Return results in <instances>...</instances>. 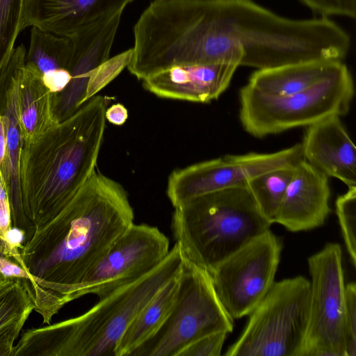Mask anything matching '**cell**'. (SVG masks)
Returning <instances> with one entry per match:
<instances>
[{
    "label": "cell",
    "mask_w": 356,
    "mask_h": 356,
    "mask_svg": "<svg viewBox=\"0 0 356 356\" xmlns=\"http://www.w3.org/2000/svg\"><path fill=\"white\" fill-rule=\"evenodd\" d=\"M133 33L132 61L145 78L177 65L342 60L350 47L327 17L292 19L252 0H152Z\"/></svg>",
    "instance_id": "6da1fadb"
},
{
    "label": "cell",
    "mask_w": 356,
    "mask_h": 356,
    "mask_svg": "<svg viewBox=\"0 0 356 356\" xmlns=\"http://www.w3.org/2000/svg\"><path fill=\"white\" fill-rule=\"evenodd\" d=\"M122 186L96 169L51 220L34 227L19 264L32 279L29 289L43 323L70 302L86 274L133 223Z\"/></svg>",
    "instance_id": "7a4b0ae2"
},
{
    "label": "cell",
    "mask_w": 356,
    "mask_h": 356,
    "mask_svg": "<svg viewBox=\"0 0 356 356\" xmlns=\"http://www.w3.org/2000/svg\"><path fill=\"white\" fill-rule=\"evenodd\" d=\"M107 104L106 97L94 96L36 143H22L21 200L33 227L53 219L96 169Z\"/></svg>",
    "instance_id": "3957f363"
},
{
    "label": "cell",
    "mask_w": 356,
    "mask_h": 356,
    "mask_svg": "<svg viewBox=\"0 0 356 356\" xmlns=\"http://www.w3.org/2000/svg\"><path fill=\"white\" fill-rule=\"evenodd\" d=\"M177 243L140 279L99 298L84 314L22 331L13 356H115L118 343L138 313L181 270Z\"/></svg>",
    "instance_id": "277c9868"
},
{
    "label": "cell",
    "mask_w": 356,
    "mask_h": 356,
    "mask_svg": "<svg viewBox=\"0 0 356 356\" xmlns=\"http://www.w3.org/2000/svg\"><path fill=\"white\" fill-rule=\"evenodd\" d=\"M271 225L246 186L213 191L175 207L171 229L183 257L209 273Z\"/></svg>",
    "instance_id": "5b68a950"
},
{
    "label": "cell",
    "mask_w": 356,
    "mask_h": 356,
    "mask_svg": "<svg viewBox=\"0 0 356 356\" xmlns=\"http://www.w3.org/2000/svg\"><path fill=\"white\" fill-rule=\"evenodd\" d=\"M354 91L347 66L314 86L289 95L264 94L247 84L240 90V120L244 129L257 138L308 127L346 114Z\"/></svg>",
    "instance_id": "8992f818"
},
{
    "label": "cell",
    "mask_w": 356,
    "mask_h": 356,
    "mask_svg": "<svg viewBox=\"0 0 356 356\" xmlns=\"http://www.w3.org/2000/svg\"><path fill=\"white\" fill-rule=\"evenodd\" d=\"M310 282L302 275L275 282L248 315L226 356H299L309 316Z\"/></svg>",
    "instance_id": "52a82bcc"
},
{
    "label": "cell",
    "mask_w": 356,
    "mask_h": 356,
    "mask_svg": "<svg viewBox=\"0 0 356 356\" xmlns=\"http://www.w3.org/2000/svg\"><path fill=\"white\" fill-rule=\"evenodd\" d=\"M234 320L221 305L209 273L184 257L177 297L159 330L130 356H178L195 340L232 332Z\"/></svg>",
    "instance_id": "ba28073f"
},
{
    "label": "cell",
    "mask_w": 356,
    "mask_h": 356,
    "mask_svg": "<svg viewBox=\"0 0 356 356\" xmlns=\"http://www.w3.org/2000/svg\"><path fill=\"white\" fill-rule=\"evenodd\" d=\"M311 277L307 326L299 356H346L342 250L327 243L308 258Z\"/></svg>",
    "instance_id": "9c48e42d"
},
{
    "label": "cell",
    "mask_w": 356,
    "mask_h": 356,
    "mask_svg": "<svg viewBox=\"0 0 356 356\" xmlns=\"http://www.w3.org/2000/svg\"><path fill=\"white\" fill-rule=\"evenodd\" d=\"M282 240L270 229L209 272L216 294L233 319L249 315L275 282Z\"/></svg>",
    "instance_id": "30bf717a"
},
{
    "label": "cell",
    "mask_w": 356,
    "mask_h": 356,
    "mask_svg": "<svg viewBox=\"0 0 356 356\" xmlns=\"http://www.w3.org/2000/svg\"><path fill=\"white\" fill-rule=\"evenodd\" d=\"M169 240L157 227L133 223L90 268L70 296L104 298L144 277L170 252Z\"/></svg>",
    "instance_id": "8fae6325"
},
{
    "label": "cell",
    "mask_w": 356,
    "mask_h": 356,
    "mask_svg": "<svg viewBox=\"0 0 356 356\" xmlns=\"http://www.w3.org/2000/svg\"><path fill=\"white\" fill-rule=\"evenodd\" d=\"M303 159L301 143L280 151L226 155L172 171L166 194L174 207L195 197L225 188L246 186L253 177Z\"/></svg>",
    "instance_id": "7c38bea8"
},
{
    "label": "cell",
    "mask_w": 356,
    "mask_h": 356,
    "mask_svg": "<svg viewBox=\"0 0 356 356\" xmlns=\"http://www.w3.org/2000/svg\"><path fill=\"white\" fill-rule=\"evenodd\" d=\"M122 13L103 19L71 36L73 54L70 67L71 79L60 92L56 93V115L60 122L84 103L92 71L108 59Z\"/></svg>",
    "instance_id": "4fadbf2b"
},
{
    "label": "cell",
    "mask_w": 356,
    "mask_h": 356,
    "mask_svg": "<svg viewBox=\"0 0 356 356\" xmlns=\"http://www.w3.org/2000/svg\"><path fill=\"white\" fill-rule=\"evenodd\" d=\"M26 50L22 44L14 48L9 60L16 92V108L22 143L32 145L59 123L54 97L44 84L42 74L25 62Z\"/></svg>",
    "instance_id": "5bb4252c"
},
{
    "label": "cell",
    "mask_w": 356,
    "mask_h": 356,
    "mask_svg": "<svg viewBox=\"0 0 356 356\" xmlns=\"http://www.w3.org/2000/svg\"><path fill=\"white\" fill-rule=\"evenodd\" d=\"M328 177L304 159L296 167L274 218L292 232L322 226L331 210Z\"/></svg>",
    "instance_id": "9a60e30c"
},
{
    "label": "cell",
    "mask_w": 356,
    "mask_h": 356,
    "mask_svg": "<svg viewBox=\"0 0 356 356\" xmlns=\"http://www.w3.org/2000/svg\"><path fill=\"white\" fill-rule=\"evenodd\" d=\"M134 0H24L23 30L28 26L71 37L89 26L122 13Z\"/></svg>",
    "instance_id": "2e32d148"
},
{
    "label": "cell",
    "mask_w": 356,
    "mask_h": 356,
    "mask_svg": "<svg viewBox=\"0 0 356 356\" xmlns=\"http://www.w3.org/2000/svg\"><path fill=\"white\" fill-rule=\"evenodd\" d=\"M238 67L231 63L173 66L143 79V86L161 98L207 103L227 89Z\"/></svg>",
    "instance_id": "e0dca14e"
},
{
    "label": "cell",
    "mask_w": 356,
    "mask_h": 356,
    "mask_svg": "<svg viewBox=\"0 0 356 356\" xmlns=\"http://www.w3.org/2000/svg\"><path fill=\"white\" fill-rule=\"evenodd\" d=\"M303 159L327 177L356 186V147L333 115L307 127L301 143Z\"/></svg>",
    "instance_id": "ac0fdd59"
},
{
    "label": "cell",
    "mask_w": 356,
    "mask_h": 356,
    "mask_svg": "<svg viewBox=\"0 0 356 356\" xmlns=\"http://www.w3.org/2000/svg\"><path fill=\"white\" fill-rule=\"evenodd\" d=\"M346 65L342 60H314L255 71L248 85L271 95H289L307 90L337 74Z\"/></svg>",
    "instance_id": "d6986e66"
},
{
    "label": "cell",
    "mask_w": 356,
    "mask_h": 356,
    "mask_svg": "<svg viewBox=\"0 0 356 356\" xmlns=\"http://www.w3.org/2000/svg\"><path fill=\"white\" fill-rule=\"evenodd\" d=\"M4 71L8 80L6 94V113L8 118L6 140V154L1 175L7 191L11 212L12 227H17L25 233V238L32 234L34 227L26 218L22 205L19 185V156L22 137L16 108L15 86L9 64Z\"/></svg>",
    "instance_id": "ffe728a7"
},
{
    "label": "cell",
    "mask_w": 356,
    "mask_h": 356,
    "mask_svg": "<svg viewBox=\"0 0 356 356\" xmlns=\"http://www.w3.org/2000/svg\"><path fill=\"white\" fill-rule=\"evenodd\" d=\"M179 275L165 284L135 316L118 343L115 356H130L162 326L177 297Z\"/></svg>",
    "instance_id": "44dd1931"
},
{
    "label": "cell",
    "mask_w": 356,
    "mask_h": 356,
    "mask_svg": "<svg viewBox=\"0 0 356 356\" xmlns=\"http://www.w3.org/2000/svg\"><path fill=\"white\" fill-rule=\"evenodd\" d=\"M27 281L15 279L0 290V356H13L15 342L35 310Z\"/></svg>",
    "instance_id": "7402d4cb"
},
{
    "label": "cell",
    "mask_w": 356,
    "mask_h": 356,
    "mask_svg": "<svg viewBox=\"0 0 356 356\" xmlns=\"http://www.w3.org/2000/svg\"><path fill=\"white\" fill-rule=\"evenodd\" d=\"M296 167V165H289L267 171L252 178L247 184L259 209L271 224Z\"/></svg>",
    "instance_id": "603a6c76"
},
{
    "label": "cell",
    "mask_w": 356,
    "mask_h": 356,
    "mask_svg": "<svg viewBox=\"0 0 356 356\" xmlns=\"http://www.w3.org/2000/svg\"><path fill=\"white\" fill-rule=\"evenodd\" d=\"M24 0H0V74L6 67L15 40L23 30Z\"/></svg>",
    "instance_id": "cb8c5ba5"
},
{
    "label": "cell",
    "mask_w": 356,
    "mask_h": 356,
    "mask_svg": "<svg viewBox=\"0 0 356 356\" xmlns=\"http://www.w3.org/2000/svg\"><path fill=\"white\" fill-rule=\"evenodd\" d=\"M336 213L346 250L353 267L356 266V186L336 200Z\"/></svg>",
    "instance_id": "d4e9b609"
},
{
    "label": "cell",
    "mask_w": 356,
    "mask_h": 356,
    "mask_svg": "<svg viewBox=\"0 0 356 356\" xmlns=\"http://www.w3.org/2000/svg\"><path fill=\"white\" fill-rule=\"evenodd\" d=\"M131 53V48L122 51L109 58L92 71L86 88L85 103L106 86L127 67Z\"/></svg>",
    "instance_id": "484cf974"
},
{
    "label": "cell",
    "mask_w": 356,
    "mask_h": 356,
    "mask_svg": "<svg viewBox=\"0 0 356 356\" xmlns=\"http://www.w3.org/2000/svg\"><path fill=\"white\" fill-rule=\"evenodd\" d=\"M343 337L346 356H356V284H346Z\"/></svg>",
    "instance_id": "4316f807"
},
{
    "label": "cell",
    "mask_w": 356,
    "mask_h": 356,
    "mask_svg": "<svg viewBox=\"0 0 356 356\" xmlns=\"http://www.w3.org/2000/svg\"><path fill=\"white\" fill-rule=\"evenodd\" d=\"M227 334L220 331L204 335L186 346L178 356H220Z\"/></svg>",
    "instance_id": "83f0119b"
},
{
    "label": "cell",
    "mask_w": 356,
    "mask_h": 356,
    "mask_svg": "<svg viewBox=\"0 0 356 356\" xmlns=\"http://www.w3.org/2000/svg\"><path fill=\"white\" fill-rule=\"evenodd\" d=\"M305 5L322 17L341 15L355 18L356 0H300Z\"/></svg>",
    "instance_id": "f1b7e54d"
},
{
    "label": "cell",
    "mask_w": 356,
    "mask_h": 356,
    "mask_svg": "<svg viewBox=\"0 0 356 356\" xmlns=\"http://www.w3.org/2000/svg\"><path fill=\"white\" fill-rule=\"evenodd\" d=\"M42 79L52 93H58L63 90L70 81L71 74L68 69L63 68L42 74Z\"/></svg>",
    "instance_id": "f546056e"
},
{
    "label": "cell",
    "mask_w": 356,
    "mask_h": 356,
    "mask_svg": "<svg viewBox=\"0 0 356 356\" xmlns=\"http://www.w3.org/2000/svg\"><path fill=\"white\" fill-rule=\"evenodd\" d=\"M0 274L6 279L25 280L29 286L32 282L31 276L19 264L5 257H0Z\"/></svg>",
    "instance_id": "4dcf8cb0"
},
{
    "label": "cell",
    "mask_w": 356,
    "mask_h": 356,
    "mask_svg": "<svg viewBox=\"0 0 356 356\" xmlns=\"http://www.w3.org/2000/svg\"><path fill=\"white\" fill-rule=\"evenodd\" d=\"M127 118V109L120 103L113 104L106 109L105 118L113 124L121 126L125 123Z\"/></svg>",
    "instance_id": "1f68e13d"
},
{
    "label": "cell",
    "mask_w": 356,
    "mask_h": 356,
    "mask_svg": "<svg viewBox=\"0 0 356 356\" xmlns=\"http://www.w3.org/2000/svg\"><path fill=\"white\" fill-rule=\"evenodd\" d=\"M11 212L8 198L0 199V237L4 241L6 234L11 228Z\"/></svg>",
    "instance_id": "d6a6232c"
},
{
    "label": "cell",
    "mask_w": 356,
    "mask_h": 356,
    "mask_svg": "<svg viewBox=\"0 0 356 356\" xmlns=\"http://www.w3.org/2000/svg\"><path fill=\"white\" fill-rule=\"evenodd\" d=\"M8 125L7 115L6 114L0 115V172L6 159Z\"/></svg>",
    "instance_id": "836d02e7"
},
{
    "label": "cell",
    "mask_w": 356,
    "mask_h": 356,
    "mask_svg": "<svg viewBox=\"0 0 356 356\" xmlns=\"http://www.w3.org/2000/svg\"><path fill=\"white\" fill-rule=\"evenodd\" d=\"M8 198L7 191L3 182L0 172V199ZM9 200V199H8Z\"/></svg>",
    "instance_id": "e575fe53"
},
{
    "label": "cell",
    "mask_w": 356,
    "mask_h": 356,
    "mask_svg": "<svg viewBox=\"0 0 356 356\" xmlns=\"http://www.w3.org/2000/svg\"><path fill=\"white\" fill-rule=\"evenodd\" d=\"M15 280L6 279L0 274V290L10 284Z\"/></svg>",
    "instance_id": "d590c367"
},
{
    "label": "cell",
    "mask_w": 356,
    "mask_h": 356,
    "mask_svg": "<svg viewBox=\"0 0 356 356\" xmlns=\"http://www.w3.org/2000/svg\"><path fill=\"white\" fill-rule=\"evenodd\" d=\"M0 257H7L6 255V250H5L4 244L1 239V237H0Z\"/></svg>",
    "instance_id": "8d00e7d4"
}]
</instances>
